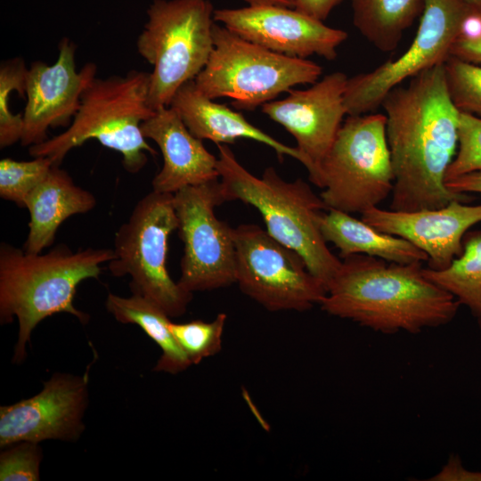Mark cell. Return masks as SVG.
Masks as SVG:
<instances>
[{
    "instance_id": "31",
    "label": "cell",
    "mask_w": 481,
    "mask_h": 481,
    "mask_svg": "<svg viewBox=\"0 0 481 481\" xmlns=\"http://www.w3.org/2000/svg\"><path fill=\"white\" fill-rule=\"evenodd\" d=\"M428 480L432 481H481V471L469 470L457 454H451L441 470Z\"/></svg>"
},
{
    "instance_id": "6",
    "label": "cell",
    "mask_w": 481,
    "mask_h": 481,
    "mask_svg": "<svg viewBox=\"0 0 481 481\" xmlns=\"http://www.w3.org/2000/svg\"><path fill=\"white\" fill-rule=\"evenodd\" d=\"M213 43L194 83L207 97L229 98L240 110H252L296 86L314 84L322 73V66L312 61L268 50L217 22Z\"/></svg>"
},
{
    "instance_id": "25",
    "label": "cell",
    "mask_w": 481,
    "mask_h": 481,
    "mask_svg": "<svg viewBox=\"0 0 481 481\" xmlns=\"http://www.w3.org/2000/svg\"><path fill=\"white\" fill-rule=\"evenodd\" d=\"M227 315L221 313L212 322L194 320L189 322L169 323L170 330L178 346L192 364L219 353Z\"/></svg>"
},
{
    "instance_id": "19",
    "label": "cell",
    "mask_w": 481,
    "mask_h": 481,
    "mask_svg": "<svg viewBox=\"0 0 481 481\" xmlns=\"http://www.w3.org/2000/svg\"><path fill=\"white\" fill-rule=\"evenodd\" d=\"M170 106L179 114L189 131L200 140L216 144L233 143L240 138L265 144L281 159L289 156L303 164V157L295 147H289L260 130L238 111L203 94L194 80L183 84L174 95Z\"/></svg>"
},
{
    "instance_id": "36",
    "label": "cell",
    "mask_w": 481,
    "mask_h": 481,
    "mask_svg": "<svg viewBox=\"0 0 481 481\" xmlns=\"http://www.w3.org/2000/svg\"><path fill=\"white\" fill-rule=\"evenodd\" d=\"M248 5H264L272 4L284 7L294 8V0H243Z\"/></svg>"
},
{
    "instance_id": "27",
    "label": "cell",
    "mask_w": 481,
    "mask_h": 481,
    "mask_svg": "<svg viewBox=\"0 0 481 481\" xmlns=\"http://www.w3.org/2000/svg\"><path fill=\"white\" fill-rule=\"evenodd\" d=\"M53 165L47 157H35L28 161L2 159L0 197L25 208L28 196L44 180Z\"/></svg>"
},
{
    "instance_id": "16",
    "label": "cell",
    "mask_w": 481,
    "mask_h": 481,
    "mask_svg": "<svg viewBox=\"0 0 481 481\" xmlns=\"http://www.w3.org/2000/svg\"><path fill=\"white\" fill-rule=\"evenodd\" d=\"M75 53V45L69 38H62L54 64L36 61L28 69L22 146L30 147L47 140L50 127L71 124L82 94L97 72L94 62L86 63L77 71Z\"/></svg>"
},
{
    "instance_id": "34",
    "label": "cell",
    "mask_w": 481,
    "mask_h": 481,
    "mask_svg": "<svg viewBox=\"0 0 481 481\" xmlns=\"http://www.w3.org/2000/svg\"><path fill=\"white\" fill-rule=\"evenodd\" d=\"M447 188L457 192L481 194V171H475L445 180Z\"/></svg>"
},
{
    "instance_id": "24",
    "label": "cell",
    "mask_w": 481,
    "mask_h": 481,
    "mask_svg": "<svg viewBox=\"0 0 481 481\" xmlns=\"http://www.w3.org/2000/svg\"><path fill=\"white\" fill-rule=\"evenodd\" d=\"M429 281L451 293L474 316L481 314V231L467 232L463 252L443 270L423 268Z\"/></svg>"
},
{
    "instance_id": "17",
    "label": "cell",
    "mask_w": 481,
    "mask_h": 481,
    "mask_svg": "<svg viewBox=\"0 0 481 481\" xmlns=\"http://www.w3.org/2000/svg\"><path fill=\"white\" fill-rule=\"evenodd\" d=\"M361 219L381 232L409 240L428 255V268L443 270L462 254L468 230L481 222V204L452 200L442 208L412 212L374 207L362 213Z\"/></svg>"
},
{
    "instance_id": "10",
    "label": "cell",
    "mask_w": 481,
    "mask_h": 481,
    "mask_svg": "<svg viewBox=\"0 0 481 481\" xmlns=\"http://www.w3.org/2000/svg\"><path fill=\"white\" fill-rule=\"evenodd\" d=\"M235 283L272 312L306 311L320 304L327 289L302 257L254 224L233 228Z\"/></svg>"
},
{
    "instance_id": "9",
    "label": "cell",
    "mask_w": 481,
    "mask_h": 481,
    "mask_svg": "<svg viewBox=\"0 0 481 481\" xmlns=\"http://www.w3.org/2000/svg\"><path fill=\"white\" fill-rule=\"evenodd\" d=\"M178 228L173 194L151 191L134 207L115 233L114 258L108 263L115 277L129 276L132 294L161 307L171 317L183 315L192 298L168 273V239Z\"/></svg>"
},
{
    "instance_id": "21",
    "label": "cell",
    "mask_w": 481,
    "mask_h": 481,
    "mask_svg": "<svg viewBox=\"0 0 481 481\" xmlns=\"http://www.w3.org/2000/svg\"><path fill=\"white\" fill-rule=\"evenodd\" d=\"M326 242H331L344 259L355 254H363L396 264L428 261V255L409 240L381 232L362 219L350 214L327 209L319 220Z\"/></svg>"
},
{
    "instance_id": "8",
    "label": "cell",
    "mask_w": 481,
    "mask_h": 481,
    "mask_svg": "<svg viewBox=\"0 0 481 481\" xmlns=\"http://www.w3.org/2000/svg\"><path fill=\"white\" fill-rule=\"evenodd\" d=\"M394 181L387 116H348L320 167L316 186L327 208L362 214L392 193Z\"/></svg>"
},
{
    "instance_id": "7",
    "label": "cell",
    "mask_w": 481,
    "mask_h": 481,
    "mask_svg": "<svg viewBox=\"0 0 481 481\" xmlns=\"http://www.w3.org/2000/svg\"><path fill=\"white\" fill-rule=\"evenodd\" d=\"M209 0H153L136 41L138 53L152 67L149 104L170 106L177 90L194 80L214 47Z\"/></svg>"
},
{
    "instance_id": "18",
    "label": "cell",
    "mask_w": 481,
    "mask_h": 481,
    "mask_svg": "<svg viewBox=\"0 0 481 481\" xmlns=\"http://www.w3.org/2000/svg\"><path fill=\"white\" fill-rule=\"evenodd\" d=\"M143 135L159 146L163 166L151 181L152 191L174 194L219 179L217 158L187 128L171 107L157 110L141 125Z\"/></svg>"
},
{
    "instance_id": "12",
    "label": "cell",
    "mask_w": 481,
    "mask_h": 481,
    "mask_svg": "<svg viewBox=\"0 0 481 481\" xmlns=\"http://www.w3.org/2000/svg\"><path fill=\"white\" fill-rule=\"evenodd\" d=\"M469 12L462 0H423L420 22L408 49L395 60L348 77L344 94L346 115L374 111L387 94L403 81L444 64Z\"/></svg>"
},
{
    "instance_id": "37",
    "label": "cell",
    "mask_w": 481,
    "mask_h": 481,
    "mask_svg": "<svg viewBox=\"0 0 481 481\" xmlns=\"http://www.w3.org/2000/svg\"><path fill=\"white\" fill-rule=\"evenodd\" d=\"M471 12L481 14V0H462Z\"/></svg>"
},
{
    "instance_id": "35",
    "label": "cell",
    "mask_w": 481,
    "mask_h": 481,
    "mask_svg": "<svg viewBox=\"0 0 481 481\" xmlns=\"http://www.w3.org/2000/svg\"><path fill=\"white\" fill-rule=\"evenodd\" d=\"M481 36V14L469 12L464 17L459 37L473 39Z\"/></svg>"
},
{
    "instance_id": "26",
    "label": "cell",
    "mask_w": 481,
    "mask_h": 481,
    "mask_svg": "<svg viewBox=\"0 0 481 481\" xmlns=\"http://www.w3.org/2000/svg\"><path fill=\"white\" fill-rule=\"evenodd\" d=\"M28 69L22 58L2 61L0 66V148L4 149L21 140L23 116L12 114L9 107L11 94H26Z\"/></svg>"
},
{
    "instance_id": "14",
    "label": "cell",
    "mask_w": 481,
    "mask_h": 481,
    "mask_svg": "<svg viewBox=\"0 0 481 481\" xmlns=\"http://www.w3.org/2000/svg\"><path fill=\"white\" fill-rule=\"evenodd\" d=\"M88 404V375L54 373L36 395L0 407V447L20 441L75 442Z\"/></svg>"
},
{
    "instance_id": "5",
    "label": "cell",
    "mask_w": 481,
    "mask_h": 481,
    "mask_svg": "<svg viewBox=\"0 0 481 481\" xmlns=\"http://www.w3.org/2000/svg\"><path fill=\"white\" fill-rule=\"evenodd\" d=\"M151 73L95 77L82 94L80 106L68 129L29 147L32 157H47L61 166L66 155L90 139L118 151L129 173L141 171L148 154L156 151L146 142L141 125L154 115L149 104Z\"/></svg>"
},
{
    "instance_id": "2",
    "label": "cell",
    "mask_w": 481,
    "mask_h": 481,
    "mask_svg": "<svg viewBox=\"0 0 481 481\" xmlns=\"http://www.w3.org/2000/svg\"><path fill=\"white\" fill-rule=\"evenodd\" d=\"M386 262L363 254L344 258L322 310L384 334H418L453 320L460 302L424 276L421 262Z\"/></svg>"
},
{
    "instance_id": "38",
    "label": "cell",
    "mask_w": 481,
    "mask_h": 481,
    "mask_svg": "<svg viewBox=\"0 0 481 481\" xmlns=\"http://www.w3.org/2000/svg\"><path fill=\"white\" fill-rule=\"evenodd\" d=\"M477 324L479 328L481 329V314L477 316Z\"/></svg>"
},
{
    "instance_id": "4",
    "label": "cell",
    "mask_w": 481,
    "mask_h": 481,
    "mask_svg": "<svg viewBox=\"0 0 481 481\" xmlns=\"http://www.w3.org/2000/svg\"><path fill=\"white\" fill-rule=\"evenodd\" d=\"M216 145L217 170L227 201L240 200L256 208L266 232L298 253L328 289L342 261L329 249L320 229V217L328 209L321 196L301 178L286 181L272 167L257 177L226 144Z\"/></svg>"
},
{
    "instance_id": "13",
    "label": "cell",
    "mask_w": 481,
    "mask_h": 481,
    "mask_svg": "<svg viewBox=\"0 0 481 481\" xmlns=\"http://www.w3.org/2000/svg\"><path fill=\"white\" fill-rule=\"evenodd\" d=\"M347 79L341 71L332 72L307 89H290L287 97L261 106L264 114L295 138L296 148L314 185L321 164L346 115L344 94Z\"/></svg>"
},
{
    "instance_id": "28",
    "label": "cell",
    "mask_w": 481,
    "mask_h": 481,
    "mask_svg": "<svg viewBox=\"0 0 481 481\" xmlns=\"http://www.w3.org/2000/svg\"><path fill=\"white\" fill-rule=\"evenodd\" d=\"M444 74L458 110L481 118V67L451 55L444 62Z\"/></svg>"
},
{
    "instance_id": "32",
    "label": "cell",
    "mask_w": 481,
    "mask_h": 481,
    "mask_svg": "<svg viewBox=\"0 0 481 481\" xmlns=\"http://www.w3.org/2000/svg\"><path fill=\"white\" fill-rule=\"evenodd\" d=\"M343 0H294L295 9L323 21Z\"/></svg>"
},
{
    "instance_id": "23",
    "label": "cell",
    "mask_w": 481,
    "mask_h": 481,
    "mask_svg": "<svg viewBox=\"0 0 481 481\" xmlns=\"http://www.w3.org/2000/svg\"><path fill=\"white\" fill-rule=\"evenodd\" d=\"M353 22L377 49L395 50L403 34L422 12L423 0H351Z\"/></svg>"
},
{
    "instance_id": "1",
    "label": "cell",
    "mask_w": 481,
    "mask_h": 481,
    "mask_svg": "<svg viewBox=\"0 0 481 481\" xmlns=\"http://www.w3.org/2000/svg\"><path fill=\"white\" fill-rule=\"evenodd\" d=\"M397 86L381 102L395 181L390 209L412 212L442 208L473 196L445 185L457 152L460 111L448 92L444 63Z\"/></svg>"
},
{
    "instance_id": "33",
    "label": "cell",
    "mask_w": 481,
    "mask_h": 481,
    "mask_svg": "<svg viewBox=\"0 0 481 481\" xmlns=\"http://www.w3.org/2000/svg\"><path fill=\"white\" fill-rule=\"evenodd\" d=\"M451 55L472 63H481V36L473 39L458 37L452 46Z\"/></svg>"
},
{
    "instance_id": "11",
    "label": "cell",
    "mask_w": 481,
    "mask_h": 481,
    "mask_svg": "<svg viewBox=\"0 0 481 481\" xmlns=\"http://www.w3.org/2000/svg\"><path fill=\"white\" fill-rule=\"evenodd\" d=\"M173 200L183 243L179 285L193 293L235 283L233 228L215 214L227 201L220 180L184 187Z\"/></svg>"
},
{
    "instance_id": "22",
    "label": "cell",
    "mask_w": 481,
    "mask_h": 481,
    "mask_svg": "<svg viewBox=\"0 0 481 481\" xmlns=\"http://www.w3.org/2000/svg\"><path fill=\"white\" fill-rule=\"evenodd\" d=\"M105 306L118 322L138 325L159 346L154 371L176 374L192 365L170 330V317L158 305L139 295L109 293Z\"/></svg>"
},
{
    "instance_id": "15",
    "label": "cell",
    "mask_w": 481,
    "mask_h": 481,
    "mask_svg": "<svg viewBox=\"0 0 481 481\" xmlns=\"http://www.w3.org/2000/svg\"><path fill=\"white\" fill-rule=\"evenodd\" d=\"M214 20L248 41L303 59L318 55L335 60L338 47L348 36L295 8L272 4L216 9Z\"/></svg>"
},
{
    "instance_id": "3",
    "label": "cell",
    "mask_w": 481,
    "mask_h": 481,
    "mask_svg": "<svg viewBox=\"0 0 481 481\" xmlns=\"http://www.w3.org/2000/svg\"><path fill=\"white\" fill-rule=\"evenodd\" d=\"M114 258L112 249L86 248L76 252L59 244L47 253H29L7 242L0 245V322H19L12 362L27 356V344L37 325L59 313L86 324L89 315L73 304L77 288L97 279L101 265Z\"/></svg>"
},
{
    "instance_id": "30",
    "label": "cell",
    "mask_w": 481,
    "mask_h": 481,
    "mask_svg": "<svg viewBox=\"0 0 481 481\" xmlns=\"http://www.w3.org/2000/svg\"><path fill=\"white\" fill-rule=\"evenodd\" d=\"M475 171H481V118L460 112L458 151L445 180Z\"/></svg>"
},
{
    "instance_id": "20",
    "label": "cell",
    "mask_w": 481,
    "mask_h": 481,
    "mask_svg": "<svg viewBox=\"0 0 481 481\" xmlns=\"http://www.w3.org/2000/svg\"><path fill=\"white\" fill-rule=\"evenodd\" d=\"M95 206L96 198L92 192L77 185L60 166L53 165L25 201L29 223L22 249L29 253H41L53 245L58 228L66 219L87 213Z\"/></svg>"
},
{
    "instance_id": "29",
    "label": "cell",
    "mask_w": 481,
    "mask_h": 481,
    "mask_svg": "<svg viewBox=\"0 0 481 481\" xmlns=\"http://www.w3.org/2000/svg\"><path fill=\"white\" fill-rule=\"evenodd\" d=\"M1 481H38L43 457L39 443L20 441L2 448Z\"/></svg>"
}]
</instances>
